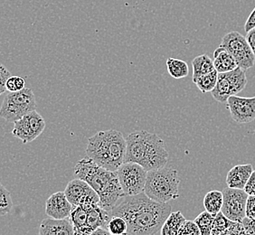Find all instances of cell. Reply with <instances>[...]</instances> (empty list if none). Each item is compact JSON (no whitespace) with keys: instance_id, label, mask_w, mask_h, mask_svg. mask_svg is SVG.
Segmentation results:
<instances>
[{"instance_id":"6da1fadb","label":"cell","mask_w":255,"mask_h":235,"mask_svg":"<svg viewBox=\"0 0 255 235\" xmlns=\"http://www.w3.org/2000/svg\"><path fill=\"white\" fill-rule=\"evenodd\" d=\"M171 206L150 199L142 192L125 196L112 210L114 216L123 217L127 223V235H160L165 221L171 213Z\"/></svg>"},{"instance_id":"7a4b0ae2","label":"cell","mask_w":255,"mask_h":235,"mask_svg":"<svg viewBox=\"0 0 255 235\" xmlns=\"http://www.w3.org/2000/svg\"><path fill=\"white\" fill-rule=\"evenodd\" d=\"M74 172L75 177L87 182L98 194L99 205L105 210H113L115 205L126 196L120 185L117 171L100 167L90 157L77 162Z\"/></svg>"},{"instance_id":"3957f363","label":"cell","mask_w":255,"mask_h":235,"mask_svg":"<svg viewBox=\"0 0 255 235\" xmlns=\"http://www.w3.org/2000/svg\"><path fill=\"white\" fill-rule=\"evenodd\" d=\"M124 162H135L147 171L165 167L168 161L165 142L157 134L147 130L129 133Z\"/></svg>"},{"instance_id":"277c9868","label":"cell","mask_w":255,"mask_h":235,"mask_svg":"<svg viewBox=\"0 0 255 235\" xmlns=\"http://www.w3.org/2000/svg\"><path fill=\"white\" fill-rule=\"evenodd\" d=\"M127 141L122 132L114 129L98 131L89 137L86 154L98 166L117 171L123 165Z\"/></svg>"},{"instance_id":"5b68a950","label":"cell","mask_w":255,"mask_h":235,"mask_svg":"<svg viewBox=\"0 0 255 235\" xmlns=\"http://www.w3.org/2000/svg\"><path fill=\"white\" fill-rule=\"evenodd\" d=\"M179 184L177 169L165 166L147 171L143 192L154 201L168 203L179 197Z\"/></svg>"},{"instance_id":"8992f818","label":"cell","mask_w":255,"mask_h":235,"mask_svg":"<svg viewBox=\"0 0 255 235\" xmlns=\"http://www.w3.org/2000/svg\"><path fill=\"white\" fill-rule=\"evenodd\" d=\"M36 102L33 91L24 88L18 92H9L0 108V117L6 121L15 122L27 113L35 111Z\"/></svg>"},{"instance_id":"52a82bcc","label":"cell","mask_w":255,"mask_h":235,"mask_svg":"<svg viewBox=\"0 0 255 235\" xmlns=\"http://www.w3.org/2000/svg\"><path fill=\"white\" fill-rule=\"evenodd\" d=\"M220 46L225 49L235 59L238 67L243 70H248L255 65V55L251 49L246 37L238 32H230L226 34Z\"/></svg>"},{"instance_id":"ba28073f","label":"cell","mask_w":255,"mask_h":235,"mask_svg":"<svg viewBox=\"0 0 255 235\" xmlns=\"http://www.w3.org/2000/svg\"><path fill=\"white\" fill-rule=\"evenodd\" d=\"M119 182L126 196H135L144 191L147 171L135 162H123L117 169Z\"/></svg>"},{"instance_id":"9c48e42d","label":"cell","mask_w":255,"mask_h":235,"mask_svg":"<svg viewBox=\"0 0 255 235\" xmlns=\"http://www.w3.org/2000/svg\"><path fill=\"white\" fill-rule=\"evenodd\" d=\"M45 128V120L36 111L27 113L14 122L13 136L21 139L24 144L32 142L39 137Z\"/></svg>"},{"instance_id":"30bf717a","label":"cell","mask_w":255,"mask_h":235,"mask_svg":"<svg viewBox=\"0 0 255 235\" xmlns=\"http://www.w3.org/2000/svg\"><path fill=\"white\" fill-rule=\"evenodd\" d=\"M221 212L232 221L242 222L246 217V201L248 195L244 189L226 187L223 190Z\"/></svg>"},{"instance_id":"8fae6325","label":"cell","mask_w":255,"mask_h":235,"mask_svg":"<svg viewBox=\"0 0 255 235\" xmlns=\"http://www.w3.org/2000/svg\"><path fill=\"white\" fill-rule=\"evenodd\" d=\"M226 103L231 116L236 122L246 124L255 120V96L247 98L233 95L228 98Z\"/></svg>"},{"instance_id":"7c38bea8","label":"cell","mask_w":255,"mask_h":235,"mask_svg":"<svg viewBox=\"0 0 255 235\" xmlns=\"http://www.w3.org/2000/svg\"><path fill=\"white\" fill-rule=\"evenodd\" d=\"M74 206L69 202L64 192H56L50 196L45 204V214L54 219L69 218Z\"/></svg>"},{"instance_id":"4fadbf2b","label":"cell","mask_w":255,"mask_h":235,"mask_svg":"<svg viewBox=\"0 0 255 235\" xmlns=\"http://www.w3.org/2000/svg\"><path fill=\"white\" fill-rule=\"evenodd\" d=\"M113 217L112 211H107L100 205H94L87 209V219L84 227V235H92L98 228L107 229L109 222Z\"/></svg>"},{"instance_id":"5bb4252c","label":"cell","mask_w":255,"mask_h":235,"mask_svg":"<svg viewBox=\"0 0 255 235\" xmlns=\"http://www.w3.org/2000/svg\"><path fill=\"white\" fill-rule=\"evenodd\" d=\"M64 192L69 202L74 206H79L80 203L88 196L98 195L87 182L77 177L69 182Z\"/></svg>"},{"instance_id":"9a60e30c","label":"cell","mask_w":255,"mask_h":235,"mask_svg":"<svg viewBox=\"0 0 255 235\" xmlns=\"http://www.w3.org/2000/svg\"><path fill=\"white\" fill-rule=\"evenodd\" d=\"M40 235H74V226L68 218L54 219L46 218L42 221L39 228Z\"/></svg>"},{"instance_id":"2e32d148","label":"cell","mask_w":255,"mask_h":235,"mask_svg":"<svg viewBox=\"0 0 255 235\" xmlns=\"http://www.w3.org/2000/svg\"><path fill=\"white\" fill-rule=\"evenodd\" d=\"M254 171L251 164L237 165L229 170L226 176V184L228 187L244 189L252 173Z\"/></svg>"},{"instance_id":"e0dca14e","label":"cell","mask_w":255,"mask_h":235,"mask_svg":"<svg viewBox=\"0 0 255 235\" xmlns=\"http://www.w3.org/2000/svg\"><path fill=\"white\" fill-rule=\"evenodd\" d=\"M214 66L218 74L227 73L237 67L235 59L224 47L219 46L214 52Z\"/></svg>"},{"instance_id":"ac0fdd59","label":"cell","mask_w":255,"mask_h":235,"mask_svg":"<svg viewBox=\"0 0 255 235\" xmlns=\"http://www.w3.org/2000/svg\"><path fill=\"white\" fill-rule=\"evenodd\" d=\"M186 218L182 215L180 211L170 213L162 226L160 235H177L183 223Z\"/></svg>"},{"instance_id":"d6986e66","label":"cell","mask_w":255,"mask_h":235,"mask_svg":"<svg viewBox=\"0 0 255 235\" xmlns=\"http://www.w3.org/2000/svg\"><path fill=\"white\" fill-rule=\"evenodd\" d=\"M192 66L193 80L216 70L213 60L207 54H201L199 56H196V58L192 61Z\"/></svg>"},{"instance_id":"ffe728a7","label":"cell","mask_w":255,"mask_h":235,"mask_svg":"<svg viewBox=\"0 0 255 235\" xmlns=\"http://www.w3.org/2000/svg\"><path fill=\"white\" fill-rule=\"evenodd\" d=\"M69 218L74 226V235H84V227L87 219V210L81 206H74Z\"/></svg>"},{"instance_id":"44dd1931","label":"cell","mask_w":255,"mask_h":235,"mask_svg":"<svg viewBox=\"0 0 255 235\" xmlns=\"http://www.w3.org/2000/svg\"><path fill=\"white\" fill-rule=\"evenodd\" d=\"M223 206V192L213 190L208 192L204 198L205 209L213 216L221 212Z\"/></svg>"},{"instance_id":"7402d4cb","label":"cell","mask_w":255,"mask_h":235,"mask_svg":"<svg viewBox=\"0 0 255 235\" xmlns=\"http://www.w3.org/2000/svg\"><path fill=\"white\" fill-rule=\"evenodd\" d=\"M168 74L174 79L186 78L189 74V68L187 63L177 58H168L167 60Z\"/></svg>"},{"instance_id":"603a6c76","label":"cell","mask_w":255,"mask_h":235,"mask_svg":"<svg viewBox=\"0 0 255 235\" xmlns=\"http://www.w3.org/2000/svg\"><path fill=\"white\" fill-rule=\"evenodd\" d=\"M217 78H218V73L216 70H214L211 73L204 74L202 76L194 79L193 82L202 93H211L216 87Z\"/></svg>"},{"instance_id":"cb8c5ba5","label":"cell","mask_w":255,"mask_h":235,"mask_svg":"<svg viewBox=\"0 0 255 235\" xmlns=\"http://www.w3.org/2000/svg\"><path fill=\"white\" fill-rule=\"evenodd\" d=\"M214 218H215V216H213L207 211H205L194 220L196 226H198V228H199L200 235H211L212 225H213Z\"/></svg>"},{"instance_id":"d4e9b609","label":"cell","mask_w":255,"mask_h":235,"mask_svg":"<svg viewBox=\"0 0 255 235\" xmlns=\"http://www.w3.org/2000/svg\"><path fill=\"white\" fill-rule=\"evenodd\" d=\"M230 219H228L222 212L215 216L212 225L211 235H225L227 228L230 226Z\"/></svg>"},{"instance_id":"484cf974","label":"cell","mask_w":255,"mask_h":235,"mask_svg":"<svg viewBox=\"0 0 255 235\" xmlns=\"http://www.w3.org/2000/svg\"><path fill=\"white\" fill-rule=\"evenodd\" d=\"M107 229L111 235H127V223L123 219V217L113 216L109 222Z\"/></svg>"},{"instance_id":"4316f807","label":"cell","mask_w":255,"mask_h":235,"mask_svg":"<svg viewBox=\"0 0 255 235\" xmlns=\"http://www.w3.org/2000/svg\"><path fill=\"white\" fill-rule=\"evenodd\" d=\"M13 208V202L9 191L0 182V216L9 214Z\"/></svg>"},{"instance_id":"83f0119b","label":"cell","mask_w":255,"mask_h":235,"mask_svg":"<svg viewBox=\"0 0 255 235\" xmlns=\"http://www.w3.org/2000/svg\"><path fill=\"white\" fill-rule=\"evenodd\" d=\"M25 82L21 76H10L6 81V91L8 92H18L25 88Z\"/></svg>"},{"instance_id":"f1b7e54d","label":"cell","mask_w":255,"mask_h":235,"mask_svg":"<svg viewBox=\"0 0 255 235\" xmlns=\"http://www.w3.org/2000/svg\"><path fill=\"white\" fill-rule=\"evenodd\" d=\"M177 235H200V231L195 221L186 220L183 223Z\"/></svg>"},{"instance_id":"f546056e","label":"cell","mask_w":255,"mask_h":235,"mask_svg":"<svg viewBox=\"0 0 255 235\" xmlns=\"http://www.w3.org/2000/svg\"><path fill=\"white\" fill-rule=\"evenodd\" d=\"M225 235H246V232L245 227L242 222H236V221H231L230 226L227 228Z\"/></svg>"},{"instance_id":"4dcf8cb0","label":"cell","mask_w":255,"mask_h":235,"mask_svg":"<svg viewBox=\"0 0 255 235\" xmlns=\"http://www.w3.org/2000/svg\"><path fill=\"white\" fill-rule=\"evenodd\" d=\"M11 74L5 65L0 64V95H2L3 93H5L6 91V81L8 80Z\"/></svg>"},{"instance_id":"1f68e13d","label":"cell","mask_w":255,"mask_h":235,"mask_svg":"<svg viewBox=\"0 0 255 235\" xmlns=\"http://www.w3.org/2000/svg\"><path fill=\"white\" fill-rule=\"evenodd\" d=\"M246 216L255 219V196H248L246 201Z\"/></svg>"},{"instance_id":"d6a6232c","label":"cell","mask_w":255,"mask_h":235,"mask_svg":"<svg viewBox=\"0 0 255 235\" xmlns=\"http://www.w3.org/2000/svg\"><path fill=\"white\" fill-rule=\"evenodd\" d=\"M242 223L245 227L246 235H255V219H250L248 217H245Z\"/></svg>"},{"instance_id":"836d02e7","label":"cell","mask_w":255,"mask_h":235,"mask_svg":"<svg viewBox=\"0 0 255 235\" xmlns=\"http://www.w3.org/2000/svg\"><path fill=\"white\" fill-rule=\"evenodd\" d=\"M244 190L248 196H255V171H253Z\"/></svg>"},{"instance_id":"e575fe53","label":"cell","mask_w":255,"mask_h":235,"mask_svg":"<svg viewBox=\"0 0 255 235\" xmlns=\"http://www.w3.org/2000/svg\"><path fill=\"white\" fill-rule=\"evenodd\" d=\"M246 40L248 44L250 45L251 49L253 50V53L255 55V27L251 29L249 32H247L246 35Z\"/></svg>"},{"instance_id":"d590c367","label":"cell","mask_w":255,"mask_h":235,"mask_svg":"<svg viewBox=\"0 0 255 235\" xmlns=\"http://www.w3.org/2000/svg\"><path fill=\"white\" fill-rule=\"evenodd\" d=\"M254 27H255V9L252 11L248 19L246 21V25H245V31L247 33L251 29H253Z\"/></svg>"}]
</instances>
